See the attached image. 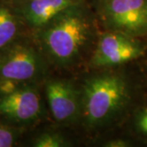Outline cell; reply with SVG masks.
I'll return each mask as SVG.
<instances>
[{"label":"cell","mask_w":147,"mask_h":147,"mask_svg":"<svg viewBox=\"0 0 147 147\" xmlns=\"http://www.w3.org/2000/svg\"><path fill=\"white\" fill-rule=\"evenodd\" d=\"M93 33V21L84 3L65 11L34 32L45 58L60 67H68L79 61Z\"/></svg>","instance_id":"cell-1"},{"label":"cell","mask_w":147,"mask_h":147,"mask_svg":"<svg viewBox=\"0 0 147 147\" xmlns=\"http://www.w3.org/2000/svg\"><path fill=\"white\" fill-rule=\"evenodd\" d=\"M45 57L21 35L0 48V80L34 84L47 72Z\"/></svg>","instance_id":"cell-3"},{"label":"cell","mask_w":147,"mask_h":147,"mask_svg":"<svg viewBox=\"0 0 147 147\" xmlns=\"http://www.w3.org/2000/svg\"><path fill=\"white\" fill-rule=\"evenodd\" d=\"M44 108L39 92L29 84L0 96V121L14 127L28 125L41 119Z\"/></svg>","instance_id":"cell-6"},{"label":"cell","mask_w":147,"mask_h":147,"mask_svg":"<svg viewBox=\"0 0 147 147\" xmlns=\"http://www.w3.org/2000/svg\"><path fill=\"white\" fill-rule=\"evenodd\" d=\"M142 38L117 32L105 31L98 38L91 58L95 68H114L143 57L147 45Z\"/></svg>","instance_id":"cell-5"},{"label":"cell","mask_w":147,"mask_h":147,"mask_svg":"<svg viewBox=\"0 0 147 147\" xmlns=\"http://www.w3.org/2000/svg\"><path fill=\"white\" fill-rule=\"evenodd\" d=\"M23 25L13 5L0 1V48L21 35Z\"/></svg>","instance_id":"cell-9"},{"label":"cell","mask_w":147,"mask_h":147,"mask_svg":"<svg viewBox=\"0 0 147 147\" xmlns=\"http://www.w3.org/2000/svg\"><path fill=\"white\" fill-rule=\"evenodd\" d=\"M45 95L54 119L71 123L81 117V94L69 81L51 79L45 84Z\"/></svg>","instance_id":"cell-7"},{"label":"cell","mask_w":147,"mask_h":147,"mask_svg":"<svg viewBox=\"0 0 147 147\" xmlns=\"http://www.w3.org/2000/svg\"><path fill=\"white\" fill-rule=\"evenodd\" d=\"M131 124L135 134L147 142V104L135 110L132 115Z\"/></svg>","instance_id":"cell-11"},{"label":"cell","mask_w":147,"mask_h":147,"mask_svg":"<svg viewBox=\"0 0 147 147\" xmlns=\"http://www.w3.org/2000/svg\"><path fill=\"white\" fill-rule=\"evenodd\" d=\"M81 94V119L88 128L110 125L131 109L135 89L125 74L110 72L85 81Z\"/></svg>","instance_id":"cell-2"},{"label":"cell","mask_w":147,"mask_h":147,"mask_svg":"<svg viewBox=\"0 0 147 147\" xmlns=\"http://www.w3.org/2000/svg\"><path fill=\"white\" fill-rule=\"evenodd\" d=\"M35 147H66L70 146V142L61 134L57 132H45L38 136L33 141Z\"/></svg>","instance_id":"cell-10"},{"label":"cell","mask_w":147,"mask_h":147,"mask_svg":"<svg viewBox=\"0 0 147 147\" xmlns=\"http://www.w3.org/2000/svg\"><path fill=\"white\" fill-rule=\"evenodd\" d=\"M134 146L133 142L126 138H115L106 142L103 145L105 147H129Z\"/></svg>","instance_id":"cell-13"},{"label":"cell","mask_w":147,"mask_h":147,"mask_svg":"<svg viewBox=\"0 0 147 147\" xmlns=\"http://www.w3.org/2000/svg\"><path fill=\"white\" fill-rule=\"evenodd\" d=\"M96 9L105 31L147 36V0H96Z\"/></svg>","instance_id":"cell-4"},{"label":"cell","mask_w":147,"mask_h":147,"mask_svg":"<svg viewBox=\"0 0 147 147\" xmlns=\"http://www.w3.org/2000/svg\"><path fill=\"white\" fill-rule=\"evenodd\" d=\"M83 4V0H18L13 7L25 26L38 30L69 8Z\"/></svg>","instance_id":"cell-8"},{"label":"cell","mask_w":147,"mask_h":147,"mask_svg":"<svg viewBox=\"0 0 147 147\" xmlns=\"http://www.w3.org/2000/svg\"><path fill=\"white\" fill-rule=\"evenodd\" d=\"M11 1H12V2H15V1H18V0H11Z\"/></svg>","instance_id":"cell-14"},{"label":"cell","mask_w":147,"mask_h":147,"mask_svg":"<svg viewBox=\"0 0 147 147\" xmlns=\"http://www.w3.org/2000/svg\"><path fill=\"white\" fill-rule=\"evenodd\" d=\"M19 128L0 121V147L16 146L19 139Z\"/></svg>","instance_id":"cell-12"}]
</instances>
